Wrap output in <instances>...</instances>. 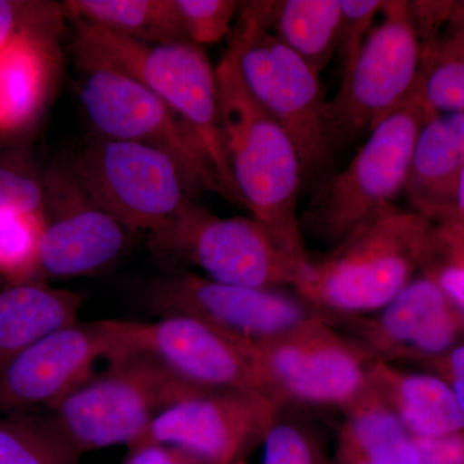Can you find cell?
Masks as SVG:
<instances>
[{
    "label": "cell",
    "instance_id": "17",
    "mask_svg": "<svg viewBox=\"0 0 464 464\" xmlns=\"http://www.w3.org/2000/svg\"><path fill=\"white\" fill-rule=\"evenodd\" d=\"M53 190L56 215L45 219L38 270L54 277L85 276L114 262L130 237L123 226L92 203L65 170Z\"/></svg>",
    "mask_w": 464,
    "mask_h": 464
},
{
    "label": "cell",
    "instance_id": "33",
    "mask_svg": "<svg viewBox=\"0 0 464 464\" xmlns=\"http://www.w3.org/2000/svg\"><path fill=\"white\" fill-rule=\"evenodd\" d=\"M413 439L422 464H464V430L435 438Z\"/></svg>",
    "mask_w": 464,
    "mask_h": 464
},
{
    "label": "cell",
    "instance_id": "20",
    "mask_svg": "<svg viewBox=\"0 0 464 464\" xmlns=\"http://www.w3.org/2000/svg\"><path fill=\"white\" fill-rule=\"evenodd\" d=\"M83 297L67 289L17 284L0 293V368L52 333L79 323Z\"/></svg>",
    "mask_w": 464,
    "mask_h": 464
},
{
    "label": "cell",
    "instance_id": "6",
    "mask_svg": "<svg viewBox=\"0 0 464 464\" xmlns=\"http://www.w3.org/2000/svg\"><path fill=\"white\" fill-rule=\"evenodd\" d=\"M433 115L415 87L404 103L369 130L347 167L314 195L301 216L304 235L311 232L334 248L392 207L405 190L418 133Z\"/></svg>",
    "mask_w": 464,
    "mask_h": 464
},
{
    "label": "cell",
    "instance_id": "13",
    "mask_svg": "<svg viewBox=\"0 0 464 464\" xmlns=\"http://www.w3.org/2000/svg\"><path fill=\"white\" fill-rule=\"evenodd\" d=\"M143 306L155 315L188 316L232 337L261 342L326 316L298 295L216 282L190 271L161 275L143 290Z\"/></svg>",
    "mask_w": 464,
    "mask_h": 464
},
{
    "label": "cell",
    "instance_id": "3",
    "mask_svg": "<svg viewBox=\"0 0 464 464\" xmlns=\"http://www.w3.org/2000/svg\"><path fill=\"white\" fill-rule=\"evenodd\" d=\"M75 26L78 60L114 67L157 94L197 134L226 199L241 204L226 158L216 67L203 48L190 42L148 44L81 20Z\"/></svg>",
    "mask_w": 464,
    "mask_h": 464
},
{
    "label": "cell",
    "instance_id": "24",
    "mask_svg": "<svg viewBox=\"0 0 464 464\" xmlns=\"http://www.w3.org/2000/svg\"><path fill=\"white\" fill-rule=\"evenodd\" d=\"M44 39L21 35L0 48V130L26 123L47 90L50 56Z\"/></svg>",
    "mask_w": 464,
    "mask_h": 464
},
{
    "label": "cell",
    "instance_id": "5",
    "mask_svg": "<svg viewBox=\"0 0 464 464\" xmlns=\"http://www.w3.org/2000/svg\"><path fill=\"white\" fill-rule=\"evenodd\" d=\"M199 389L151 357L127 353L110 359L106 371L51 406L47 420L78 457L116 445L130 448L168 406Z\"/></svg>",
    "mask_w": 464,
    "mask_h": 464
},
{
    "label": "cell",
    "instance_id": "29",
    "mask_svg": "<svg viewBox=\"0 0 464 464\" xmlns=\"http://www.w3.org/2000/svg\"><path fill=\"white\" fill-rule=\"evenodd\" d=\"M420 273L431 279L464 314V248L440 234L436 226Z\"/></svg>",
    "mask_w": 464,
    "mask_h": 464
},
{
    "label": "cell",
    "instance_id": "35",
    "mask_svg": "<svg viewBox=\"0 0 464 464\" xmlns=\"http://www.w3.org/2000/svg\"><path fill=\"white\" fill-rule=\"evenodd\" d=\"M121 464H206L172 445L143 444L128 449Z\"/></svg>",
    "mask_w": 464,
    "mask_h": 464
},
{
    "label": "cell",
    "instance_id": "2",
    "mask_svg": "<svg viewBox=\"0 0 464 464\" xmlns=\"http://www.w3.org/2000/svg\"><path fill=\"white\" fill-rule=\"evenodd\" d=\"M433 232L429 217L393 204L311 262L295 293L333 322L373 314L420 273Z\"/></svg>",
    "mask_w": 464,
    "mask_h": 464
},
{
    "label": "cell",
    "instance_id": "39",
    "mask_svg": "<svg viewBox=\"0 0 464 464\" xmlns=\"http://www.w3.org/2000/svg\"><path fill=\"white\" fill-rule=\"evenodd\" d=\"M235 464H249V463H246V459H241V460H239V462H237Z\"/></svg>",
    "mask_w": 464,
    "mask_h": 464
},
{
    "label": "cell",
    "instance_id": "14",
    "mask_svg": "<svg viewBox=\"0 0 464 464\" xmlns=\"http://www.w3.org/2000/svg\"><path fill=\"white\" fill-rule=\"evenodd\" d=\"M282 409L259 393L195 390L159 414L133 447L172 445L206 464H235L264 441Z\"/></svg>",
    "mask_w": 464,
    "mask_h": 464
},
{
    "label": "cell",
    "instance_id": "15",
    "mask_svg": "<svg viewBox=\"0 0 464 464\" xmlns=\"http://www.w3.org/2000/svg\"><path fill=\"white\" fill-rule=\"evenodd\" d=\"M334 325L359 342L374 362L420 364L447 353L464 337V314L429 277H414L390 304Z\"/></svg>",
    "mask_w": 464,
    "mask_h": 464
},
{
    "label": "cell",
    "instance_id": "12",
    "mask_svg": "<svg viewBox=\"0 0 464 464\" xmlns=\"http://www.w3.org/2000/svg\"><path fill=\"white\" fill-rule=\"evenodd\" d=\"M103 323L111 341L110 359L127 353L145 355L192 386L270 398L253 362L249 342L210 324L179 315L154 322L109 319Z\"/></svg>",
    "mask_w": 464,
    "mask_h": 464
},
{
    "label": "cell",
    "instance_id": "25",
    "mask_svg": "<svg viewBox=\"0 0 464 464\" xmlns=\"http://www.w3.org/2000/svg\"><path fill=\"white\" fill-rule=\"evenodd\" d=\"M341 0L275 2L271 30L316 74H322L338 50Z\"/></svg>",
    "mask_w": 464,
    "mask_h": 464
},
{
    "label": "cell",
    "instance_id": "1",
    "mask_svg": "<svg viewBox=\"0 0 464 464\" xmlns=\"http://www.w3.org/2000/svg\"><path fill=\"white\" fill-rule=\"evenodd\" d=\"M226 158L241 204L299 264L311 265L301 227V159L285 130L246 90L237 52L228 45L216 67Z\"/></svg>",
    "mask_w": 464,
    "mask_h": 464
},
{
    "label": "cell",
    "instance_id": "34",
    "mask_svg": "<svg viewBox=\"0 0 464 464\" xmlns=\"http://www.w3.org/2000/svg\"><path fill=\"white\" fill-rule=\"evenodd\" d=\"M430 373L438 375L448 384L458 404L464 411V342L435 359L423 362Z\"/></svg>",
    "mask_w": 464,
    "mask_h": 464
},
{
    "label": "cell",
    "instance_id": "7",
    "mask_svg": "<svg viewBox=\"0 0 464 464\" xmlns=\"http://www.w3.org/2000/svg\"><path fill=\"white\" fill-rule=\"evenodd\" d=\"M159 257L186 262L216 282L259 289H295L307 275L256 218H222L188 201L172 221L149 235Z\"/></svg>",
    "mask_w": 464,
    "mask_h": 464
},
{
    "label": "cell",
    "instance_id": "31",
    "mask_svg": "<svg viewBox=\"0 0 464 464\" xmlns=\"http://www.w3.org/2000/svg\"><path fill=\"white\" fill-rule=\"evenodd\" d=\"M384 0H341L342 20L338 52L342 57V79L348 75L362 52L374 18L381 14Z\"/></svg>",
    "mask_w": 464,
    "mask_h": 464
},
{
    "label": "cell",
    "instance_id": "9",
    "mask_svg": "<svg viewBox=\"0 0 464 464\" xmlns=\"http://www.w3.org/2000/svg\"><path fill=\"white\" fill-rule=\"evenodd\" d=\"M382 21L373 26L359 57L342 79L325 109L326 133L333 150L355 141L398 109L417 87L422 44L406 0H384Z\"/></svg>",
    "mask_w": 464,
    "mask_h": 464
},
{
    "label": "cell",
    "instance_id": "36",
    "mask_svg": "<svg viewBox=\"0 0 464 464\" xmlns=\"http://www.w3.org/2000/svg\"><path fill=\"white\" fill-rule=\"evenodd\" d=\"M32 5L7 2L0 0V48L7 45L21 35H38L34 27L29 26L27 20L32 18L27 14L26 9Z\"/></svg>",
    "mask_w": 464,
    "mask_h": 464
},
{
    "label": "cell",
    "instance_id": "21",
    "mask_svg": "<svg viewBox=\"0 0 464 464\" xmlns=\"http://www.w3.org/2000/svg\"><path fill=\"white\" fill-rule=\"evenodd\" d=\"M420 44V99L433 114L464 112V2H449L447 20Z\"/></svg>",
    "mask_w": 464,
    "mask_h": 464
},
{
    "label": "cell",
    "instance_id": "8",
    "mask_svg": "<svg viewBox=\"0 0 464 464\" xmlns=\"http://www.w3.org/2000/svg\"><path fill=\"white\" fill-rule=\"evenodd\" d=\"M249 344L266 392L283 408L297 401L344 409L371 389L373 357L328 317Z\"/></svg>",
    "mask_w": 464,
    "mask_h": 464
},
{
    "label": "cell",
    "instance_id": "37",
    "mask_svg": "<svg viewBox=\"0 0 464 464\" xmlns=\"http://www.w3.org/2000/svg\"><path fill=\"white\" fill-rule=\"evenodd\" d=\"M435 226L440 234L464 248V218L462 217H442L435 221Z\"/></svg>",
    "mask_w": 464,
    "mask_h": 464
},
{
    "label": "cell",
    "instance_id": "16",
    "mask_svg": "<svg viewBox=\"0 0 464 464\" xmlns=\"http://www.w3.org/2000/svg\"><path fill=\"white\" fill-rule=\"evenodd\" d=\"M111 353L103 320L52 333L0 368V411L17 414L41 405L50 409Z\"/></svg>",
    "mask_w": 464,
    "mask_h": 464
},
{
    "label": "cell",
    "instance_id": "4",
    "mask_svg": "<svg viewBox=\"0 0 464 464\" xmlns=\"http://www.w3.org/2000/svg\"><path fill=\"white\" fill-rule=\"evenodd\" d=\"M274 5L241 3L230 45L246 90L295 143L307 181L332 154L325 123L328 101L320 75L275 36Z\"/></svg>",
    "mask_w": 464,
    "mask_h": 464
},
{
    "label": "cell",
    "instance_id": "30",
    "mask_svg": "<svg viewBox=\"0 0 464 464\" xmlns=\"http://www.w3.org/2000/svg\"><path fill=\"white\" fill-rule=\"evenodd\" d=\"M262 464H326L315 438L301 424L277 418L266 433Z\"/></svg>",
    "mask_w": 464,
    "mask_h": 464
},
{
    "label": "cell",
    "instance_id": "38",
    "mask_svg": "<svg viewBox=\"0 0 464 464\" xmlns=\"http://www.w3.org/2000/svg\"><path fill=\"white\" fill-rule=\"evenodd\" d=\"M447 216L462 217V218H464V170L462 176H460L459 181H458L456 194H454L453 204H451L450 210H449L444 217Z\"/></svg>",
    "mask_w": 464,
    "mask_h": 464
},
{
    "label": "cell",
    "instance_id": "23",
    "mask_svg": "<svg viewBox=\"0 0 464 464\" xmlns=\"http://www.w3.org/2000/svg\"><path fill=\"white\" fill-rule=\"evenodd\" d=\"M338 441L371 464H422L413 436L373 389L342 409Z\"/></svg>",
    "mask_w": 464,
    "mask_h": 464
},
{
    "label": "cell",
    "instance_id": "22",
    "mask_svg": "<svg viewBox=\"0 0 464 464\" xmlns=\"http://www.w3.org/2000/svg\"><path fill=\"white\" fill-rule=\"evenodd\" d=\"M65 8L84 21L148 44L188 42L176 0H72Z\"/></svg>",
    "mask_w": 464,
    "mask_h": 464
},
{
    "label": "cell",
    "instance_id": "11",
    "mask_svg": "<svg viewBox=\"0 0 464 464\" xmlns=\"http://www.w3.org/2000/svg\"><path fill=\"white\" fill-rule=\"evenodd\" d=\"M65 172L130 235L161 230L194 200L172 159L140 143L99 137Z\"/></svg>",
    "mask_w": 464,
    "mask_h": 464
},
{
    "label": "cell",
    "instance_id": "32",
    "mask_svg": "<svg viewBox=\"0 0 464 464\" xmlns=\"http://www.w3.org/2000/svg\"><path fill=\"white\" fill-rule=\"evenodd\" d=\"M44 195L30 177L0 168V215L2 213H43Z\"/></svg>",
    "mask_w": 464,
    "mask_h": 464
},
{
    "label": "cell",
    "instance_id": "28",
    "mask_svg": "<svg viewBox=\"0 0 464 464\" xmlns=\"http://www.w3.org/2000/svg\"><path fill=\"white\" fill-rule=\"evenodd\" d=\"M183 32L195 45L213 44L231 34L232 23L239 14L240 2L235 0H176Z\"/></svg>",
    "mask_w": 464,
    "mask_h": 464
},
{
    "label": "cell",
    "instance_id": "26",
    "mask_svg": "<svg viewBox=\"0 0 464 464\" xmlns=\"http://www.w3.org/2000/svg\"><path fill=\"white\" fill-rule=\"evenodd\" d=\"M78 459L48 420L17 413L0 420V464H76Z\"/></svg>",
    "mask_w": 464,
    "mask_h": 464
},
{
    "label": "cell",
    "instance_id": "27",
    "mask_svg": "<svg viewBox=\"0 0 464 464\" xmlns=\"http://www.w3.org/2000/svg\"><path fill=\"white\" fill-rule=\"evenodd\" d=\"M44 226V212L14 210L0 215V274L24 280L38 270Z\"/></svg>",
    "mask_w": 464,
    "mask_h": 464
},
{
    "label": "cell",
    "instance_id": "18",
    "mask_svg": "<svg viewBox=\"0 0 464 464\" xmlns=\"http://www.w3.org/2000/svg\"><path fill=\"white\" fill-rule=\"evenodd\" d=\"M464 170V112H440L418 133L405 194L431 221L447 215Z\"/></svg>",
    "mask_w": 464,
    "mask_h": 464
},
{
    "label": "cell",
    "instance_id": "19",
    "mask_svg": "<svg viewBox=\"0 0 464 464\" xmlns=\"http://www.w3.org/2000/svg\"><path fill=\"white\" fill-rule=\"evenodd\" d=\"M371 386L415 438H435L464 430V411L438 375L374 362Z\"/></svg>",
    "mask_w": 464,
    "mask_h": 464
},
{
    "label": "cell",
    "instance_id": "10",
    "mask_svg": "<svg viewBox=\"0 0 464 464\" xmlns=\"http://www.w3.org/2000/svg\"><path fill=\"white\" fill-rule=\"evenodd\" d=\"M79 65L84 70L81 101L100 137L164 152L179 167L191 199L204 191L224 197L197 134L157 94L114 67L83 60Z\"/></svg>",
    "mask_w": 464,
    "mask_h": 464
}]
</instances>
